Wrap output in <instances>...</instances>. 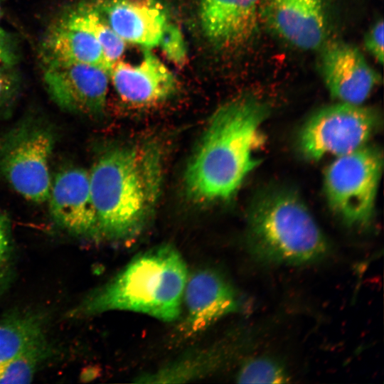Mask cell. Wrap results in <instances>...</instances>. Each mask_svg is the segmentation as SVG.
I'll return each instance as SVG.
<instances>
[{
	"label": "cell",
	"instance_id": "cell-1",
	"mask_svg": "<svg viewBox=\"0 0 384 384\" xmlns=\"http://www.w3.org/2000/svg\"><path fill=\"white\" fill-rule=\"evenodd\" d=\"M162 151L155 143L112 148L89 171L97 242L138 236L155 209L161 188Z\"/></svg>",
	"mask_w": 384,
	"mask_h": 384
},
{
	"label": "cell",
	"instance_id": "cell-2",
	"mask_svg": "<svg viewBox=\"0 0 384 384\" xmlns=\"http://www.w3.org/2000/svg\"><path fill=\"white\" fill-rule=\"evenodd\" d=\"M269 114L265 102L252 95L236 97L211 116L185 172V186L194 201H225L258 165L253 151Z\"/></svg>",
	"mask_w": 384,
	"mask_h": 384
},
{
	"label": "cell",
	"instance_id": "cell-3",
	"mask_svg": "<svg viewBox=\"0 0 384 384\" xmlns=\"http://www.w3.org/2000/svg\"><path fill=\"white\" fill-rule=\"evenodd\" d=\"M188 272L177 249L161 245L140 253L108 282L89 293L70 316L112 311L144 314L163 321L180 317Z\"/></svg>",
	"mask_w": 384,
	"mask_h": 384
},
{
	"label": "cell",
	"instance_id": "cell-4",
	"mask_svg": "<svg viewBox=\"0 0 384 384\" xmlns=\"http://www.w3.org/2000/svg\"><path fill=\"white\" fill-rule=\"evenodd\" d=\"M246 242L254 259L270 265L317 262L329 242L303 201L287 190H273L254 202L247 216Z\"/></svg>",
	"mask_w": 384,
	"mask_h": 384
},
{
	"label": "cell",
	"instance_id": "cell-5",
	"mask_svg": "<svg viewBox=\"0 0 384 384\" xmlns=\"http://www.w3.org/2000/svg\"><path fill=\"white\" fill-rule=\"evenodd\" d=\"M383 164L381 151L366 144L336 156L324 173V186L333 212L348 227L371 223Z\"/></svg>",
	"mask_w": 384,
	"mask_h": 384
},
{
	"label": "cell",
	"instance_id": "cell-6",
	"mask_svg": "<svg viewBox=\"0 0 384 384\" xmlns=\"http://www.w3.org/2000/svg\"><path fill=\"white\" fill-rule=\"evenodd\" d=\"M52 130L42 122L25 120L0 137V173L25 199L47 201L52 183L50 159Z\"/></svg>",
	"mask_w": 384,
	"mask_h": 384
},
{
	"label": "cell",
	"instance_id": "cell-7",
	"mask_svg": "<svg viewBox=\"0 0 384 384\" xmlns=\"http://www.w3.org/2000/svg\"><path fill=\"white\" fill-rule=\"evenodd\" d=\"M380 124L374 109L339 102L318 110L304 123L298 137L299 149L313 161L341 156L367 144Z\"/></svg>",
	"mask_w": 384,
	"mask_h": 384
},
{
	"label": "cell",
	"instance_id": "cell-8",
	"mask_svg": "<svg viewBox=\"0 0 384 384\" xmlns=\"http://www.w3.org/2000/svg\"><path fill=\"white\" fill-rule=\"evenodd\" d=\"M241 307L239 293L222 272L210 267L198 269L187 278L179 334L185 338L196 336Z\"/></svg>",
	"mask_w": 384,
	"mask_h": 384
},
{
	"label": "cell",
	"instance_id": "cell-9",
	"mask_svg": "<svg viewBox=\"0 0 384 384\" xmlns=\"http://www.w3.org/2000/svg\"><path fill=\"white\" fill-rule=\"evenodd\" d=\"M109 73L88 64L45 66L43 81L55 104L70 112L95 114L105 108Z\"/></svg>",
	"mask_w": 384,
	"mask_h": 384
},
{
	"label": "cell",
	"instance_id": "cell-10",
	"mask_svg": "<svg viewBox=\"0 0 384 384\" xmlns=\"http://www.w3.org/2000/svg\"><path fill=\"white\" fill-rule=\"evenodd\" d=\"M54 220L73 235L97 242V219L92 200L89 171L68 166L52 179L47 200Z\"/></svg>",
	"mask_w": 384,
	"mask_h": 384
},
{
	"label": "cell",
	"instance_id": "cell-11",
	"mask_svg": "<svg viewBox=\"0 0 384 384\" xmlns=\"http://www.w3.org/2000/svg\"><path fill=\"white\" fill-rule=\"evenodd\" d=\"M320 66L326 88L339 102L362 105L380 81L358 48L343 42L324 48Z\"/></svg>",
	"mask_w": 384,
	"mask_h": 384
},
{
	"label": "cell",
	"instance_id": "cell-12",
	"mask_svg": "<svg viewBox=\"0 0 384 384\" xmlns=\"http://www.w3.org/2000/svg\"><path fill=\"white\" fill-rule=\"evenodd\" d=\"M260 15L278 36L303 50H315L326 36L322 0H261Z\"/></svg>",
	"mask_w": 384,
	"mask_h": 384
},
{
	"label": "cell",
	"instance_id": "cell-13",
	"mask_svg": "<svg viewBox=\"0 0 384 384\" xmlns=\"http://www.w3.org/2000/svg\"><path fill=\"white\" fill-rule=\"evenodd\" d=\"M94 4L124 42L146 48L159 46L169 23L167 11L159 0H97Z\"/></svg>",
	"mask_w": 384,
	"mask_h": 384
},
{
	"label": "cell",
	"instance_id": "cell-14",
	"mask_svg": "<svg viewBox=\"0 0 384 384\" xmlns=\"http://www.w3.org/2000/svg\"><path fill=\"white\" fill-rule=\"evenodd\" d=\"M109 77L119 96L134 105L161 102L171 97L177 87L172 72L149 49L137 64L116 61Z\"/></svg>",
	"mask_w": 384,
	"mask_h": 384
},
{
	"label": "cell",
	"instance_id": "cell-15",
	"mask_svg": "<svg viewBox=\"0 0 384 384\" xmlns=\"http://www.w3.org/2000/svg\"><path fill=\"white\" fill-rule=\"evenodd\" d=\"M261 0H200L198 17L203 34L218 48H233L255 34Z\"/></svg>",
	"mask_w": 384,
	"mask_h": 384
},
{
	"label": "cell",
	"instance_id": "cell-16",
	"mask_svg": "<svg viewBox=\"0 0 384 384\" xmlns=\"http://www.w3.org/2000/svg\"><path fill=\"white\" fill-rule=\"evenodd\" d=\"M41 54L45 66L83 63L99 67L108 73L112 68L95 37L60 20L47 31Z\"/></svg>",
	"mask_w": 384,
	"mask_h": 384
},
{
	"label": "cell",
	"instance_id": "cell-17",
	"mask_svg": "<svg viewBox=\"0 0 384 384\" xmlns=\"http://www.w3.org/2000/svg\"><path fill=\"white\" fill-rule=\"evenodd\" d=\"M233 345V342H220L191 352L152 373L140 375L138 382L176 383L202 378L222 367L230 358L235 351Z\"/></svg>",
	"mask_w": 384,
	"mask_h": 384
},
{
	"label": "cell",
	"instance_id": "cell-18",
	"mask_svg": "<svg viewBox=\"0 0 384 384\" xmlns=\"http://www.w3.org/2000/svg\"><path fill=\"white\" fill-rule=\"evenodd\" d=\"M48 342L46 319L36 311L14 312L0 319V366Z\"/></svg>",
	"mask_w": 384,
	"mask_h": 384
},
{
	"label": "cell",
	"instance_id": "cell-19",
	"mask_svg": "<svg viewBox=\"0 0 384 384\" xmlns=\"http://www.w3.org/2000/svg\"><path fill=\"white\" fill-rule=\"evenodd\" d=\"M60 21L68 26L85 31L95 37L112 65L124 53L125 42L108 25L94 2L78 4L70 9Z\"/></svg>",
	"mask_w": 384,
	"mask_h": 384
},
{
	"label": "cell",
	"instance_id": "cell-20",
	"mask_svg": "<svg viewBox=\"0 0 384 384\" xmlns=\"http://www.w3.org/2000/svg\"><path fill=\"white\" fill-rule=\"evenodd\" d=\"M240 383H286L290 376L284 366L268 356H257L245 360L235 375Z\"/></svg>",
	"mask_w": 384,
	"mask_h": 384
},
{
	"label": "cell",
	"instance_id": "cell-21",
	"mask_svg": "<svg viewBox=\"0 0 384 384\" xmlns=\"http://www.w3.org/2000/svg\"><path fill=\"white\" fill-rule=\"evenodd\" d=\"M50 355V348L46 342L0 366V384L30 383Z\"/></svg>",
	"mask_w": 384,
	"mask_h": 384
},
{
	"label": "cell",
	"instance_id": "cell-22",
	"mask_svg": "<svg viewBox=\"0 0 384 384\" xmlns=\"http://www.w3.org/2000/svg\"><path fill=\"white\" fill-rule=\"evenodd\" d=\"M12 242L10 225L6 216L0 213V293L12 278Z\"/></svg>",
	"mask_w": 384,
	"mask_h": 384
},
{
	"label": "cell",
	"instance_id": "cell-23",
	"mask_svg": "<svg viewBox=\"0 0 384 384\" xmlns=\"http://www.w3.org/2000/svg\"><path fill=\"white\" fill-rule=\"evenodd\" d=\"M166 56L177 65H183L187 59V49L178 27L168 23L163 31L159 44Z\"/></svg>",
	"mask_w": 384,
	"mask_h": 384
},
{
	"label": "cell",
	"instance_id": "cell-24",
	"mask_svg": "<svg viewBox=\"0 0 384 384\" xmlns=\"http://www.w3.org/2000/svg\"><path fill=\"white\" fill-rule=\"evenodd\" d=\"M19 60V49L14 36L0 28V71L14 68Z\"/></svg>",
	"mask_w": 384,
	"mask_h": 384
},
{
	"label": "cell",
	"instance_id": "cell-25",
	"mask_svg": "<svg viewBox=\"0 0 384 384\" xmlns=\"http://www.w3.org/2000/svg\"><path fill=\"white\" fill-rule=\"evenodd\" d=\"M383 28V19L378 20L367 32L364 39L366 48L380 64H383L384 59Z\"/></svg>",
	"mask_w": 384,
	"mask_h": 384
},
{
	"label": "cell",
	"instance_id": "cell-26",
	"mask_svg": "<svg viewBox=\"0 0 384 384\" xmlns=\"http://www.w3.org/2000/svg\"><path fill=\"white\" fill-rule=\"evenodd\" d=\"M18 85V76L14 68L0 71V107L12 99Z\"/></svg>",
	"mask_w": 384,
	"mask_h": 384
},
{
	"label": "cell",
	"instance_id": "cell-27",
	"mask_svg": "<svg viewBox=\"0 0 384 384\" xmlns=\"http://www.w3.org/2000/svg\"><path fill=\"white\" fill-rule=\"evenodd\" d=\"M1 16H2V3H1V0H0V18H1Z\"/></svg>",
	"mask_w": 384,
	"mask_h": 384
}]
</instances>
